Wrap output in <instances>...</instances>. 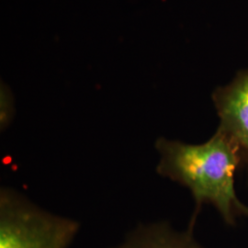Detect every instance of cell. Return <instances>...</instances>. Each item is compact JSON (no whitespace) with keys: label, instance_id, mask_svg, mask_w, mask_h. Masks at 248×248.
<instances>
[{"label":"cell","instance_id":"3957f363","mask_svg":"<svg viewBox=\"0 0 248 248\" xmlns=\"http://www.w3.org/2000/svg\"><path fill=\"white\" fill-rule=\"evenodd\" d=\"M213 101L220 120L217 130L237 146L248 167V68L215 89Z\"/></svg>","mask_w":248,"mask_h":248},{"label":"cell","instance_id":"6da1fadb","mask_svg":"<svg viewBox=\"0 0 248 248\" xmlns=\"http://www.w3.org/2000/svg\"><path fill=\"white\" fill-rule=\"evenodd\" d=\"M159 155L156 171L186 187L195 202L191 220H197L202 206L212 204L223 222L233 226L239 217H248V206L236 195L234 177L245 168L242 155L230 139L216 130L199 144L161 137L155 142Z\"/></svg>","mask_w":248,"mask_h":248},{"label":"cell","instance_id":"7a4b0ae2","mask_svg":"<svg viewBox=\"0 0 248 248\" xmlns=\"http://www.w3.org/2000/svg\"><path fill=\"white\" fill-rule=\"evenodd\" d=\"M79 222L49 213L9 187L0 191V248H69Z\"/></svg>","mask_w":248,"mask_h":248},{"label":"cell","instance_id":"277c9868","mask_svg":"<svg viewBox=\"0 0 248 248\" xmlns=\"http://www.w3.org/2000/svg\"><path fill=\"white\" fill-rule=\"evenodd\" d=\"M194 226L190 222L186 231L179 232L168 222L142 224L112 248H204L193 235Z\"/></svg>","mask_w":248,"mask_h":248}]
</instances>
